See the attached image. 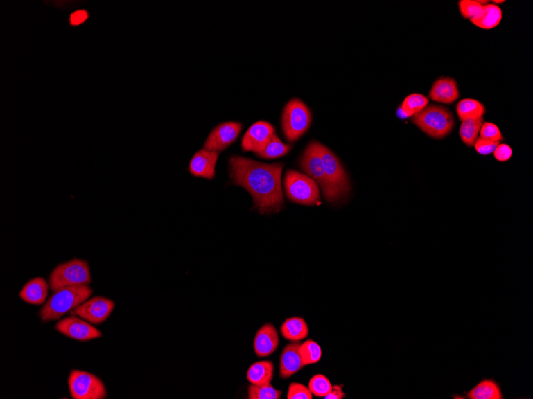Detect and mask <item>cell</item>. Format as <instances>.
I'll return each instance as SVG.
<instances>
[{"label": "cell", "mask_w": 533, "mask_h": 399, "mask_svg": "<svg viewBox=\"0 0 533 399\" xmlns=\"http://www.w3.org/2000/svg\"><path fill=\"white\" fill-rule=\"evenodd\" d=\"M283 163H265L234 156L229 161L232 184L249 193L261 214L278 213L283 206L281 177Z\"/></svg>", "instance_id": "6da1fadb"}, {"label": "cell", "mask_w": 533, "mask_h": 399, "mask_svg": "<svg viewBox=\"0 0 533 399\" xmlns=\"http://www.w3.org/2000/svg\"><path fill=\"white\" fill-rule=\"evenodd\" d=\"M92 294L93 290L89 285L66 287L53 292L42 308L40 317L45 322L60 320L67 312H71L88 300Z\"/></svg>", "instance_id": "7a4b0ae2"}, {"label": "cell", "mask_w": 533, "mask_h": 399, "mask_svg": "<svg viewBox=\"0 0 533 399\" xmlns=\"http://www.w3.org/2000/svg\"><path fill=\"white\" fill-rule=\"evenodd\" d=\"M320 151L326 184V190L324 195L327 202L335 204L344 199L350 193V181L339 158L333 152L322 143L320 145Z\"/></svg>", "instance_id": "3957f363"}, {"label": "cell", "mask_w": 533, "mask_h": 399, "mask_svg": "<svg viewBox=\"0 0 533 399\" xmlns=\"http://www.w3.org/2000/svg\"><path fill=\"white\" fill-rule=\"evenodd\" d=\"M413 123L432 139L441 140L452 132L455 125L451 110L439 105H428L411 118Z\"/></svg>", "instance_id": "277c9868"}, {"label": "cell", "mask_w": 533, "mask_h": 399, "mask_svg": "<svg viewBox=\"0 0 533 399\" xmlns=\"http://www.w3.org/2000/svg\"><path fill=\"white\" fill-rule=\"evenodd\" d=\"M91 281L88 263L78 258L56 266L49 276V285L52 292L66 287L89 285Z\"/></svg>", "instance_id": "5b68a950"}, {"label": "cell", "mask_w": 533, "mask_h": 399, "mask_svg": "<svg viewBox=\"0 0 533 399\" xmlns=\"http://www.w3.org/2000/svg\"><path fill=\"white\" fill-rule=\"evenodd\" d=\"M284 189L288 199L293 203L315 206L320 203V186L308 175L288 170L284 177Z\"/></svg>", "instance_id": "8992f818"}, {"label": "cell", "mask_w": 533, "mask_h": 399, "mask_svg": "<svg viewBox=\"0 0 533 399\" xmlns=\"http://www.w3.org/2000/svg\"><path fill=\"white\" fill-rule=\"evenodd\" d=\"M311 114L307 105L299 98H293L285 105L282 114V127L285 137L289 142L302 138L308 130Z\"/></svg>", "instance_id": "52a82bcc"}, {"label": "cell", "mask_w": 533, "mask_h": 399, "mask_svg": "<svg viewBox=\"0 0 533 399\" xmlns=\"http://www.w3.org/2000/svg\"><path fill=\"white\" fill-rule=\"evenodd\" d=\"M68 384L73 399H105L107 397V388L103 381L87 371H71Z\"/></svg>", "instance_id": "ba28073f"}, {"label": "cell", "mask_w": 533, "mask_h": 399, "mask_svg": "<svg viewBox=\"0 0 533 399\" xmlns=\"http://www.w3.org/2000/svg\"><path fill=\"white\" fill-rule=\"evenodd\" d=\"M115 307V303L103 296H95L87 300L71 312L89 323L100 324L107 320Z\"/></svg>", "instance_id": "9c48e42d"}, {"label": "cell", "mask_w": 533, "mask_h": 399, "mask_svg": "<svg viewBox=\"0 0 533 399\" xmlns=\"http://www.w3.org/2000/svg\"><path fill=\"white\" fill-rule=\"evenodd\" d=\"M55 328L58 332L78 342H89L103 337L98 329L75 315L62 319L55 324Z\"/></svg>", "instance_id": "30bf717a"}, {"label": "cell", "mask_w": 533, "mask_h": 399, "mask_svg": "<svg viewBox=\"0 0 533 399\" xmlns=\"http://www.w3.org/2000/svg\"><path fill=\"white\" fill-rule=\"evenodd\" d=\"M240 122H224L214 127L205 141L204 148L209 151L223 152L238 138L242 130Z\"/></svg>", "instance_id": "8fae6325"}, {"label": "cell", "mask_w": 533, "mask_h": 399, "mask_svg": "<svg viewBox=\"0 0 533 399\" xmlns=\"http://www.w3.org/2000/svg\"><path fill=\"white\" fill-rule=\"evenodd\" d=\"M320 145V143L318 141L310 142L308 147L306 148L302 159H300L299 164L306 175L319 184L324 195L326 190V184Z\"/></svg>", "instance_id": "7c38bea8"}, {"label": "cell", "mask_w": 533, "mask_h": 399, "mask_svg": "<svg viewBox=\"0 0 533 399\" xmlns=\"http://www.w3.org/2000/svg\"><path fill=\"white\" fill-rule=\"evenodd\" d=\"M274 135L276 129L267 121H257L251 125L242 138L241 148L244 152H252L257 154L267 145Z\"/></svg>", "instance_id": "4fadbf2b"}, {"label": "cell", "mask_w": 533, "mask_h": 399, "mask_svg": "<svg viewBox=\"0 0 533 399\" xmlns=\"http://www.w3.org/2000/svg\"><path fill=\"white\" fill-rule=\"evenodd\" d=\"M219 152L200 149L190 159L189 172L195 177L213 179L216 175V165Z\"/></svg>", "instance_id": "5bb4252c"}, {"label": "cell", "mask_w": 533, "mask_h": 399, "mask_svg": "<svg viewBox=\"0 0 533 399\" xmlns=\"http://www.w3.org/2000/svg\"><path fill=\"white\" fill-rule=\"evenodd\" d=\"M279 344V337L277 328L272 323H265L256 334L253 340V349L258 357L265 358L276 352Z\"/></svg>", "instance_id": "9a60e30c"}, {"label": "cell", "mask_w": 533, "mask_h": 399, "mask_svg": "<svg viewBox=\"0 0 533 399\" xmlns=\"http://www.w3.org/2000/svg\"><path fill=\"white\" fill-rule=\"evenodd\" d=\"M300 345V342H292L282 351L279 362V376L282 379H288L304 368Z\"/></svg>", "instance_id": "2e32d148"}, {"label": "cell", "mask_w": 533, "mask_h": 399, "mask_svg": "<svg viewBox=\"0 0 533 399\" xmlns=\"http://www.w3.org/2000/svg\"><path fill=\"white\" fill-rule=\"evenodd\" d=\"M429 98L432 102L451 105L460 98L457 83L455 78L441 77L436 80L431 87Z\"/></svg>", "instance_id": "e0dca14e"}, {"label": "cell", "mask_w": 533, "mask_h": 399, "mask_svg": "<svg viewBox=\"0 0 533 399\" xmlns=\"http://www.w3.org/2000/svg\"><path fill=\"white\" fill-rule=\"evenodd\" d=\"M49 284L43 278L30 280L19 292V296L29 305H41L49 296Z\"/></svg>", "instance_id": "ac0fdd59"}, {"label": "cell", "mask_w": 533, "mask_h": 399, "mask_svg": "<svg viewBox=\"0 0 533 399\" xmlns=\"http://www.w3.org/2000/svg\"><path fill=\"white\" fill-rule=\"evenodd\" d=\"M274 366L272 361L262 360L252 364L247 371V379L251 384L265 386L271 384L274 377Z\"/></svg>", "instance_id": "d6986e66"}, {"label": "cell", "mask_w": 533, "mask_h": 399, "mask_svg": "<svg viewBox=\"0 0 533 399\" xmlns=\"http://www.w3.org/2000/svg\"><path fill=\"white\" fill-rule=\"evenodd\" d=\"M284 339L291 342H302L308 337L309 328L307 322L302 317L288 318L281 328Z\"/></svg>", "instance_id": "ffe728a7"}, {"label": "cell", "mask_w": 533, "mask_h": 399, "mask_svg": "<svg viewBox=\"0 0 533 399\" xmlns=\"http://www.w3.org/2000/svg\"><path fill=\"white\" fill-rule=\"evenodd\" d=\"M503 19V10L498 5L488 3L483 6L482 12L471 21L478 28L491 30L498 26Z\"/></svg>", "instance_id": "44dd1931"}, {"label": "cell", "mask_w": 533, "mask_h": 399, "mask_svg": "<svg viewBox=\"0 0 533 399\" xmlns=\"http://www.w3.org/2000/svg\"><path fill=\"white\" fill-rule=\"evenodd\" d=\"M469 399H503V391L498 382L487 379L480 382L472 390L467 393Z\"/></svg>", "instance_id": "7402d4cb"}, {"label": "cell", "mask_w": 533, "mask_h": 399, "mask_svg": "<svg viewBox=\"0 0 533 399\" xmlns=\"http://www.w3.org/2000/svg\"><path fill=\"white\" fill-rule=\"evenodd\" d=\"M429 105V99L423 94H411L406 97L398 110L400 118H412Z\"/></svg>", "instance_id": "603a6c76"}, {"label": "cell", "mask_w": 533, "mask_h": 399, "mask_svg": "<svg viewBox=\"0 0 533 399\" xmlns=\"http://www.w3.org/2000/svg\"><path fill=\"white\" fill-rule=\"evenodd\" d=\"M456 112L459 120L464 121L482 118L487 113V108L478 100L466 98L458 103Z\"/></svg>", "instance_id": "cb8c5ba5"}, {"label": "cell", "mask_w": 533, "mask_h": 399, "mask_svg": "<svg viewBox=\"0 0 533 399\" xmlns=\"http://www.w3.org/2000/svg\"><path fill=\"white\" fill-rule=\"evenodd\" d=\"M484 119L482 118L462 121L459 135L464 145L468 147H474L475 143L478 139L479 132L481 130Z\"/></svg>", "instance_id": "d4e9b609"}, {"label": "cell", "mask_w": 533, "mask_h": 399, "mask_svg": "<svg viewBox=\"0 0 533 399\" xmlns=\"http://www.w3.org/2000/svg\"><path fill=\"white\" fill-rule=\"evenodd\" d=\"M291 149V145L284 143L276 134L272 136V139L267 143V145L256 155L263 159H277L286 156Z\"/></svg>", "instance_id": "484cf974"}, {"label": "cell", "mask_w": 533, "mask_h": 399, "mask_svg": "<svg viewBox=\"0 0 533 399\" xmlns=\"http://www.w3.org/2000/svg\"><path fill=\"white\" fill-rule=\"evenodd\" d=\"M300 353H302L304 366L317 364L322 357L320 346L313 339L306 340L300 345Z\"/></svg>", "instance_id": "4316f807"}, {"label": "cell", "mask_w": 533, "mask_h": 399, "mask_svg": "<svg viewBox=\"0 0 533 399\" xmlns=\"http://www.w3.org/2000/svg\"><path fill=\"white\" fill-rule=\"evenodd\" d=\"M283 391L277 390L271 384L265 386L250 385L247 389L249 399H279Z\"/></svg>", "instance_id": "83f0119b"}, {"label": "cell", "mask_w": 533, "mask_h": 399, "mask_svg": "<svg viewBox=\"0 0 533 399\" xmlns=\"http://www.w3.org/2000/svg\"><path fill=\"white\" fill-rule=\"evenodd\" d=\"M331 382L323 375H316L309 381L308 388L311 393L316 397L324 398L332 391Z\"/></svg>", "instance_id": "f1b7e54d"}, {"label": "cell", "mask_w": 533, "mask_h": 399, "mask_svg": "<svg viewBox=\"0 0 533 399\" xmlns=\"http://www.w3.org/2000/svg\"><path fill=\"white\" fill-rule=\"evenodd\" d=\"M459 10L464 19H472L482 12L483 5L478 0H461L458 2Z\"/></svg>", "instance_id": "f546056e"}, {"label": "cell", "mask_w": 533, "mask_h": 399, "mask_svg": "<svg viewBox=\"0 0 533 399\" xmlns=\"http://www.w3.org/2000/svg\"><path fill=\"white\" fill-rule=\"evenodd\" d=\"M480 137L491 141H504V136L498 126L491 122H484L480 130Z\"/></svg>", "instance_id": "4dcf8cb0"}, {"label": "cell", "mask_w": 533, "mask_h": 399, "mask_svg": "<svg viewBox=\"0 0 533 399\" xmlns=\"http://www.w3.org/2000/svg\"><path fill=\"white\" fill-rule=\"evenodd\" d=\"M309 388L298 382H292L288 387V399H313Z\"/></svg>", "instance_id": "1f68e13d"}, {"label": "cell", "mask_w": 533, "mask_h": 399, "mask_svg": "<svg viewBox=\"0 0 533 399\" xmlns=\"http://www.w3.org/2000/svg\"><path fill=\"white\" fill-rule=\"evenodd\" d=\"M500 143V142L498 141H491L479 137L476 143H475L474 147L480 155L489 156L494 152L495 149L497 148Z\"/></svg>", "instance_id": "d6a6232c"}, {"label": "cell", "mask_w": 533, "mask_h": 399, "mask_svg": "<svg viewBox=\"0 0 533 399\" xmlns=\"http://www.w3.org/2000/svg\"><path fill=\"white\" fill-rule=\"evenodd\" d=\"M89 19V12L88 10L85 9L77 10L71 13L69 19H68V24L72 28H76V26L85 24Z\"/></svg>", "instance_id": "836d02e7"}, {"label": "cell", "mask_w": 533, "mask_h": 399, "mask_svg": "<svg viewBox=\"0 0 533 399\" xmlns=\"http://www.w3.org/2000/svg\"><path fill=\"white\" fill-rule=\"evenodd\" d=\"M494 158L498 162H507L513 156L512 148L506 143H500L493 152Z\"/></svg>", "instance_id": "e575fe53"}, {"label": "cell", "mask_w": 533, "mask_h": 399, "mask_svg": "<svg viewBox=\"0 0 533 399\" xmlns=\"http://www.w3.org/2000/svg\"><path fill=\"white\" fill-rule=\"evenodd\" d=\"M346 393L342 391V386L335 385L332 387V391L329 395L324 397L325 399H344Z\"/></svg>", "instance_id": "d590c367"}]
</instances>
